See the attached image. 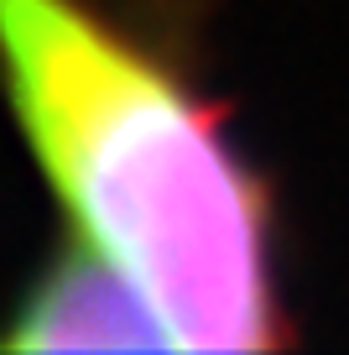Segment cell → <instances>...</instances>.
Masks as SVG:
<instances>
[{
	"label": "cell",
	"mask_w": 349,
	"mask_h": 355,
	"mask_svg": "<svg viewBox=\"0 0 349 355\" xmlns=\"http://www.w3.org/2000/svg\"><path fill=\"white\" fill-rule=\"evenodd\" d=\"M0 350H167V334L120 266L68 235L11 303Z\"/></svg>",
	"instance_id": "7a4b0ae2"
},
{
	"label": "cell",
	"mask_w": 349,
	"mask_h": 355,
	"mask_svg": "<svg viewBox=\"0 0 349 355\" xmlns=\"http://www.w3.org/2000/svg\"><path fill=\"white\" fill-rule=\"evenodd\" d=\"M0 89L63 230L136 282L167 350L287 345L271 189L172 58L99 0H0Z\"/></svg>",
	"instance_id": "6da1fadb"
}]
</instances>
